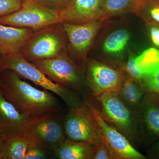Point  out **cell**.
<instances>
[{
  "mask_svg": "<svg viewBox=\"0 0 159 159\" xmlns=\"http://www.w3.org/2000/svg\"><path fill=\"white\" fill-rule=\"evenodd\" d=\"M0 93L19 112L29 118L46 114H60L59 100L49 91L40 90L10 70L0 72Z\"/></svg>",
  "mask_w": 159,
  "mask_h": 159,
  "instance_id": "6da1fadb",
  "label": "cell"
},
{
  "mask_svg": "<svg viewBox=\"0 0 159 159\" xmlns=\"http://www.w3.org/2000/svg\"><path fill=\"white\" fill-rule=\"evenodd\" d=\"M4 70L13 71L20 77L29 80L44 90L56 94L70 108L83 102L68 88L49 79L32 63L25 59L20 53L2 54L0 58V72Z\"/></svg>",
  "mask_w": 159,
  "mask_h": 159,
  "instance_id": "7a4b0ae2",
  "label": "cell"
},
{
  "mask_svg": "<svg viewBox=\"0 0 159 159\" xmlns=\"http://www.w3.org/2000/svg\"><path fill=\"white\" fill-rule=\"evenodd\" d=\"M89 96L103 119L113 125L137 149L140 142L136 112L125 105L116 92H106L95 97Z\"/></svg>",
  "mask_w": 159,
  "mask_h": 159,
  "instance_id": "3957f363",
  "label": "cell"
},
{
  "mask_svg": "<svg viewBox=\"0 0 159 159\" xmlns=\"http://www.w3.org/2000/svg\"><path fill=\"white\" fill-rule=\"evenodd\" d=\"M67 38L61 23L34 30L20 54L30 62L57 56L66 52Z\"/></svg>",
  "mask_w": 159,
  "mask_h": 159,
  "instance_id": "277c9868",
  "label": "cell"
},
{
  "mask_svg": "<svg viewBox=\"0 0 159 159\" xmlns=\"http://www.w3.org/2000/svg\"><path fill=\"white\" fill-rule=\"evenodd\" d=\"M64 118L60 114H46L29 118L22 135L29 141L54 152L66 139Z\"/></svg>",
  "mask_w": 159,
  "mask_h": 159,
  "instance_id": "5b68a950",
  "label": "cell"
},
{
  "mask_svg": "<svg viewBox=\"0 0 159 159\" xmlns=\"http://www.w3.org/2000/svg\"><path fill=\"white\" fill-rule=\"evenodd\" d=\"M52 81L82 93L86 86L82 69L65 52L51 58L32 62Z\"/></svg>",
  "mask_w": 159,
  "mask_h": 159,
  "instance_id": "8992f818",
  "label": "cell"
},
{
  "mask_svg": "<svg viewBox=\"0 0 159 159\" xmlns=\"http://www.w3.org/2000/svg\"><path fill=\"white\" fill-rule=\"evenodd\" d=\"M66 139L74 142H84L97 145L102 142L93 112L86 103L70 108L64 118Z\"/></svg>",
  "mask_w": 159,
  "mask_h": 159,
  "instance_id": "52a82bcc",
  "label": "cell"
},
{
  "mask_svg": "<svg viewBox=\"0 0 159 159\" xmlns=\"http://www.w3.org/2000/svg\"><path fill=\"white\" fill-rule=\"evenodd\" d=\"M62 23L59 11L42 6L35 0H23L17 11L0 17V24L35 30Z\"/></svg>",
  "mask_w": 159,
  "mask_h": 159,
  "instance_id": "ba28073f",
  "label": "cell"
},
{
  "mask_svg": "<svg viewBox=\"0 0 159 159\" xmlns=\"http://www.w3.org/2000/svg\"><path fill=\"white\" fill-rule=\"evenodd\" d=\"M109 22L110 20H96L83 24L61 23L70 52L82 70L85 69L88 54L95 39Z\"/></svg>",
  "mask_w": 159,
  "mask_h": 159,
  "instance_id": "9c48e42d",
  "label": "cell"
},
{
  "mask_svg": "<svg viewBox=\"0 0 159 159\" xmlns=\"http://www.w3.org/2000/svg\"><path fill=\"white\" fill-rule=\"evenodd\" d=\"M85 81L95 97L108 92H116L126 74L118 67L101 60L88 58L85 66Z\"/></svg>",
  "mask_w": 159,
  "mask_h": 159,
  "instance_id": "30bf717a",
  "label": "cell"
},
{
  "mask_svg": "<svg viewBox=\"0 0 159 159\" xmlns=\"http://www.w3.org/2000/svg\"><path fill=\"white\" fill-rule=\"evenodd\" d=\"M97 120L102 142L106 145L114 159H146L118 129L106 121L89 96L84 99Z\"/></svg>",
  "mask_w": 159,
  "mask_h": 159,
  "instance_id": "8fae6325",
  "label": "cell"
},
{
  "mask_svg": "<svg viewBox=\"0 0 159 159\" xmlns=\"http://www.w3.org/2000/svg\"><path fill=\"white\" fill-rule=\"evenodd\" d=\"M136 115L140 145L147 148L159 140V94L145 93Z\"/></svg>",
  "mask_w": 159,
  "mask_h": 159,
  "instance_id": "7c38bea8",
  "label": "cell"
},
{
  "mask_svg": "<svg viewBox=\"0 0 159 159\" xmlns=\"http://www.w3.org/2000/svg\"><path fill=\"white\" fill-rule=\"evenodd\" d=\"M102 0H70L59 11L62 23L80 24L102 20Z\"/></svg>",
  "mask_w": 159,
  "mask_h": 159,
  "instance_id": "4fadbf2b",
  "label": "cell"
},
{
  "mask_svg": "<svg viewBox=\"0 0 159 159\" xmlns=\"http://www.w3.org/2000/svg\"><path fill=\"white\" fill-rule=\"evenodd\" d=\"M29 118L16 110L0 93V140L22 135Z\"/></svg>",
  "mask_w": 159,
  "mask_h": 159,
  "instance_id": "5bb4252c",
  "label": "cell"
},
{
  "mask_svg": "<svg viewBox=\"0 0 159 159\" xmlns=\"http://www.w3.org/2000/svg\"><path fill=\"white\" fill-rule=\"evenodd\" d=\"M34 30L0 24V51L3 55L20 53Z\"/></svg>",
  "mask_w": 159,
  "mask_h": 159,
  "instance_id": "9a60e30c",
  "label": "cell"
},
{
  "mask_svg": "<svg viewBox=\"0 0 159 159\" xmlns=\"http://www.w3.org/2000/svg\"><path fill=\"white\" fill-rule=\"evenodd\" d=\"M143 0H102L101 17L110 20L115 16L132 14L139 17Z\"/></svg>",
  "mask_w": 159,
  "mask_h": 159,
  "instance_id": "2e32d148",
  "label": "cell"
},
{
  "mask_svg": "<svg viewBox=\"0 0 159 159\" xmlns=\"http://www.w3.org/2000/svg\"><path fill=\"white\" fill-rule=\"evenodd\" d=\"M97 145L66 139L54 152L60 159H93Z\"/></svg>",
  "mask_w": 159,
  "mask_h": 159,
  "instance_id": "e0dca14e",
  "label": "cell"
},
{
  "mask_svg": "<svg viewBox=\"0 0 159 159\" xmlns=\"http://www.w3.org/2000/svg\"><path fill=\"white\" fill-rule=\"evenodd\" d=\"M116 93L125 105L135 112L145 93L142 85L126 74Z\"/></svg>",
  "mask_w": 159,
  "mask_h": 159,
  "instance_id": "ac0fdd59",
  "label": "cell"
},
{
  "mask_svg": "<svg viewBox=\"0 0 159 159\" xmlns=\"http://www.w3.org/2000/svg\"><path fill=\"white\" fill-rule=\"evenodd\" d=\"M130 37L129 31L124 28L111 31L103 41L102 48L103 53L109 57H119L127 48Z\"/></svg>",
  "mask_w": 159,
  "mask_h": 159,
  "instance_id": "d6986e66",
  "label": "cell"
},
{
  "mask_svg": "<svg viewBox=\"0 0 159 159\" xmlns=\"http://www.w3.org/2000/svg\"><path fill=\"white\" fill-rule=\"evenodd\" d=\"M31 141L23 135L10 137L3 142L2 159H25Z\"/></svg>",
  "mask_w": 159,
  "mask_h": 159,
  "instance_id": "ffe728a7",
  "label": "cell"
},
{
  "mask_svg": "<svg viewBox=\"0 0 159 159\" xmlns=\"http://www.w3.org/2000/svg\"><path fill=\"white\" fill-rule=\"evenodd\" d=\"M139 17L145 24L159 25V0H143Z\"/></svg>",
  "mask_w": 159,
  "mask_h": 159,
  "instance_id": "44dd1931",
  "label": "cell"
},
{
  "mask_svg": "<svg viewBox=\"0 0 159 159\" xmlns=\"http://www.w3.org/2000/svg\"><path fill=\"white\" fill-rule=\"evenodd\" d=\"M141 85L144 93H154L159 94V66L143 76Z\"/></svg>",
  "mask_w": 159,
  "mask_h": 159,
  "instance_id": "7402d4cb",
  "label": "cell"
},
{
  "mask_svg": "<svg viewBox=\"0 0 159 159\" xmlns=\"http://www.w3.org/2000/svg\"><path fill=\"white\" fill-rule=\"evenodd\" d=\"M22 2L23 0H0V17L17 11Z\"/></svg>",
  "mask_w": 159,
  "mask_h": 159,
  "instance_id": "603a6c76",
  "label": "cell"
},
{
  "mask_svg": "<svg viewBox=\"0 0 159 159\" xmlns=\"http://www.w3.org/2000/svg\"><path fill=\"white\" fill-rule=\"evenodd\" d=\"M43 147L31 142L25 159H42L45 158L46 153Z\"/></svg>",
  "mask_w": 159,
  "mask_h": 159,
  "instance_id": "cb8c5ba5",
  "label": "cell"
},
{
  "mask_svg": "<svg viewBox=\"0 0 159 159\" xmlns=\"http://www.w3.org/2000/svg\"><path fill=\"white\" fill-rule=\"evenodd\" d=\"M149 40L153 48L159 51V25L156 24H145Z\"/></svg>",
  "mask_w": 159,
  "mask_h": 159,
  "instance_id": "d4e9b609",
  "label": "cell"
},
{
  "mask_svg": "<svg viewBox=\"0 0 159 159\" xmlns=\"http://www.w3.org/2000/svg\"><path fill=\"white\" fill-rule=\"evenodd\" d=\"M42 6L54 10L61 11L67 6L70 0H35Z\"/></svg>",
  "mask_w": 159,
  "mask_h": 159,
  "instance_id": "484cf974",
  "label": "cell"
},
{
  "mask_svg": "<svg viewBox=\"0 0 159 159\" xmlns=\"http://www.w3.org/2000/svg\"><path fill=\"white\" fill-rule=\"evenodd\" d=\"M93 159H114L110 151L102 142L97 145Z\"/></svg>",
  "mask_w": 159,
  "mask_h": 159,
  "instance_id": "4316f807",
  "label": "cell"
},
{
  "mask_svg": "<svg viewBox=\"0 0 159 159\" xmlns=\"http://www.w3.org/2000/svg\"><path fill=\"white\" fill-rule=\"evenodd\" d=\"M146 159H159V140L153 142L147 148Z\"/></svg>",
  "mask_w": 159,
  "mask_h": 159,
  "instance_id": "83f0119b",
  "label": "cell"
},
{
  "mask_svg": "<svg viewBox=\"0 0 159 159\" xmlns=\"http://www.w3.org/2000/svg\"><path fill=\"white\" fill-rule=\"evenodd\" d=\"M3 142L4 141L0 140V159H2V155Z\"/></svg>",
  "mask_w": 159,
  "mask_h": 159,
  "instance_id": "f1b7e54d",
  "label": "cell"
},
{
  "mask_svg": "<svg viewBox=\"0 0 159 159\" xmlns=\"http://www.w3.org/2000/svg\"><path fill=\"white\" fill-rule=\"evenodd\" d=\"M2 52H1V51H0V58H1V56H2Z\"/></svg>",
  "mask_w": 159,
  "mask_h": 159,
  "instance_id": "f546056e",
  "label": "cell"
}]
</instances>
